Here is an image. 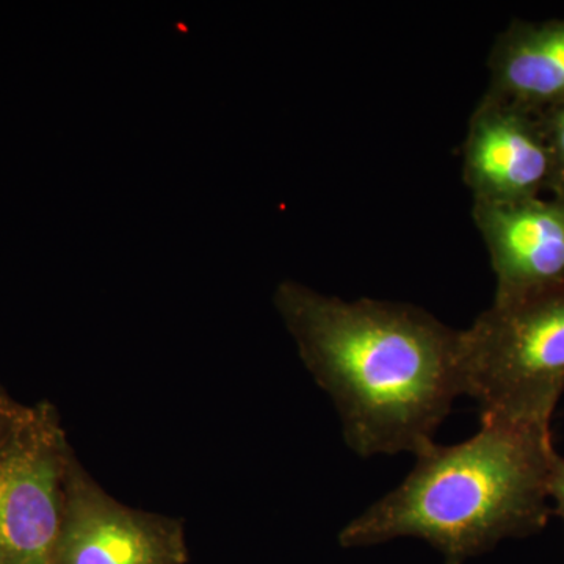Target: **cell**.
I'll return each instance as SVG.
<instances>
[{
    "label": "cell",
    "mask_w": 564,
    "mask_h": 564,
    "mask_svg": "<svg viewBox=\"0 0 564 564\" xmlns=\"http://www.w3.org/2000/svg\"><path fill=\"white\" fill-rule=\"evenodd\" d=\"M274 306L362 458L419 454L464 395L462 332L413 304L345 302L284 281Z\"/></svg>",
    "instance_id": "cell-1"
},
{
    "label": "cell",
    "mask_w": 564,
    "mask_h": 564,
    "mask_svg": "<svg viewBox=\"0 0 564 564\" xmlns=\"http://www.w3.org/2000/svg\"><path fill=\"white\" fill-rule=\"evenodd\" d=\"M552 430L481 415L480 430L455 445L432 443L415 454L399 488L339 533L345 549L419 538L463 564L507 538L541 532L551 518Z\"/></svg>",
    "instance_id": "cell-2"
},
{
    "label": "cell",
    "mask_w": 564,
    "mask_h": 564,
    "mask_svg": "<svg viewBox=\"0 0 564 564\" xmlns=\"http://www.w3.org/2000/svg\"><path fill=\"white\" fill-rule=\"evenodd\" d=\"M462 377L481 415L551 430L564 393V288L478 315L462 332Z\"/></svg>",
    "instance_id": "cell-3"
},
{
    "label": "cell",
    "mask_w": 564,
    "mask_h": 564,
    "mask_svg": "<svg viewBox=\"0 0 564 564\" xmlns=\"http://www.w3.org/2000/svg\"><path fill=\"white\" fill-rule=\"evenodd\" d=\"M73 456L50 402L29 406L0 445V564H57Z\"/></svg>",
    "instance_id": "cell-4"
},
{
    "label": "cell",
    "mask_w": 564,
    "mask_h": 564,
    "mask_svg": "<svg viewBox=\"0 0 564 564\" xmlns=\"http://www.w3.org/2000/svg\"><path fill=\"white\" fill-rule=\"evenodd\" d=\"M184 522L118 502L70 458L57 564H187Z\"/></svg>",
    "instance_id": "cell-5"
},
{
    "label": "cell",
    "mask_w": 564,
    "mask_h": 564,
    "mask_svg": "<svg viewBox=\"0 0 564 564\" xmlns=\"http://www.w3.org/2000/svg\"><path fill=\"white\" fill-rule=\"evenodd\" d=\"M552 158L540 115L485 93L463 143V180L474 204H516L547 192Z\"/></svg>",
    "instance_id": "cell-6"
},
{
    "label": "cell",
    "mask_w": 564,
    "mask_h": 564,
    "mask_svg": "<svg viewBox=\"0 0 564 564\" xmlns=\"http://www.w3.org/2000/svg\"><path fill=\"white\" fill-rule=\"evenodd\" d=\"M473 218L496 274L494 303L532 299L564 288V196L474 204Z\"/></svg>",
    "instance_id": "cell-7"
},
{
    "label": "cell",
    "mask_w": 564,
    "mask_h": 564,
    "mask_svg": "<svg viewBox=\"0 0 564 564\" xmlns=\"http://www.w3.org/2000/svg\"><path fill=\"white\" fill-rule=\"evenodd\" d=\"M489 95L541 113L564 102V20H513L488 57Z\"/></svg>",
    "instance_id": "cell-8"
},
{
    "label": "cell",
    "mask_w": 564,
    "mask_h": 564,
    "mask_svg": "<svg viewBox=\"0 0 564 564\" xmlns=\"http://www.w3.org/2000/svg\"><path fill=\"white\" fill-rule=\"evenodd\" d=\"M540 120L552 158V174L547 192L564 196V102L541 111Z\"/></svg>",
    "instance_id": "cell-9"
},
{
    "label": "cell",
    "mask_w": 564,
    "mask_h": 564,
    "mask_svg": "<svg viewBox=\"0 0 564 564\" xmlns=\"http://www.w3.org/2000/svg\"><path fill=\"white\" fill-rule=\"evenodd\" d=\"M28 410V404L17 402V400L7 392V389L0 384V445L9 440L10 434L20 425Z\"/></svg>",
    "instance_id": "cell-10"
},
{
    "label": "cell",
    "mask_w": 564,
    "mask_h": 564,
    "mask_svg": "<svg viewBox=\"0 0 564 564\" xmlns=\"http://www.w3.org/2000/svg\"><path fill=\"white\" fill-rule=\"evenodd\" d=\"M547 496L549 499L555 500V513L564 522V458L556 454V451L549 463Z\"/></svg>",
    "instance_id": "cell-11"
}]
</instances>
